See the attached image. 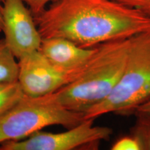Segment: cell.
<instances>
[{"instance_id":"1","label":"cell","mask_w":150,"mask_h":150,"mask_svg":"<svg viewBox=\"0 0 150 150\" xmlns=\"http://www.w3.org/2000/svg\"><path fill=\"white\" fill-rule=\"evenodd\" d=\"M33 17L42 38H63L83 48L150 31V15L113 0H55Z\"/></svg>"},{"instance_id":"2","label":"cell","mask_w":150,"mask_h":150,"mask_svg":"<svg viewBox=\"0 0 150 150\" xmlns=\"http://www.w3.org/2000/svg\"><path fill=\"white\" fill-rule=\"evenodd\" d=\"M130 38L108 41L95 46L81 74L45 95L46 98L65 109L83 114L102 102L109 96L122 74Z\"/></svg>"},{"instance_id":"3","label":"cell","mask_w":150,"mask_h":150,"mask_svg":"<svg viewBox=\"0 0 150 150\" xmlns=\"http://www.w3.org/2000/svg\"><path fill=\"white\" fill-rule=\"evenodd\" d=\"M150 99V31L130 38L128 57L119 81L109 96L84 114L85 119H96L113 112L134 114Z\"/></svg>"},{"instance_id":"4","label":"cell","mask_w":150,"mask_h":150,"mask_svg":"<svg viewBox=\"0 0 150 150\" xmlns=\"http://www.w3.org/2000/svg\"><path fill=\"white\" fill-rule=\"evenodd\" d=\"M84 114L67 110L45 96H24L0 116V145L28 137L46 127L61 125L67 129L85 120Z\"/></svg>"},{"instance_id":"5","label":"cell","mask_w":150,"mask_h":150,"mask_svg":"<svg viewBox=\"0 0 150 150\" xmlns=\"http://www.w3.org/2000/svg\"><path fill=\"white\" fill-rule=\"evenodd\" d=\"M95 119H86L79 125L62 133L41 130L26 140H10L0 145V150H72L97 147L102 140H109L112 130L107 127L94 126Z\"/></svg>"},{"instance_id":"6","label":"cell","mask_w":150,"mask_h":150,"mask_svg":"<svg viewBox=\"0 0 150 150\" xmlns=\"http://www.w3.org/2000/svg\"><path fill=\"white\" fill-rule=\"evenodd\" d=\"M18 81L24 95H47L77 79L81 72H66L56 67L39 50L19 59Z\"/></svg>"},{"instance_id":"7","label":"cell","mask_w":150,"mask_h":150,"mask_svg":"<svg viewBox=\"0 0 150 150\" xmlns=\"http://www.w3.org/2000/svg\"><path fill=\"white\" fill-rule=\"evenodd\" d=\"M2 31L17 59L40 48L42 38L34 17L22 0H4Z\"/></svg>"},{"instance_id":"8","label":"cell","mask_w":150,"mask_h":150,"mask_svg":"<svg viewBox=\"0 0 150 150\" xmlns=\"http://www.w3.org/2000/svg\"><path fill=\"white\" fill-rule=\"evenodd\" d=\"M39 51L50 63L66 72H81L95 51L83 48L63 38H44Z\"/></svg>"},{"instance_id":"9","label":"cell","mask_w":150,"mask_h":150,"mask_svg":"<svg viewBox=\"0 0 150 150\" xmlns=\"http://www.w3.org/2000/svg\"><path fill=\"white\" fill-rule=\"evenodd\" d=\"M4 39L0 40V82L12 83L18 81L19 64Z\"/></svg>"},{"instance_id":"10","label":"cell","mask_w":150,"mask_h":150,"mask_svg":"<svg viewBox=\"0 0 150 150\" xmlns=\"http://www.w3.org/2000/svg\"><path fill=\"white\" fill-rule=\"evenodd\" d=\"M24 96L18 81L12 83L0 82V116H1Z\"/></svg>"},{"instance_id":"11","label":"cell","mask_w":150,"mask_h":150,"mask_svg":"<svg viewBox=\"0 0 150 150\" xmlns=\"http://www.w3.org/2000/svg\"><path fill=\"white\" fill-rule=\"evenodd\" d=\"M136 120L131 135L139 143L140 150H150V112H136Z\"/></svg>"},{"instance_id":"12","label":"cell","mask_w":150,"mask_h":150,"mask_svg":"<svg viewBox=\"0 0 150 150\" xmlns=\"http://www.w3.org/2000/svg\"><path fill=\"white\" fill-rule=\"evenodd\" d=\"M112 150H140L138 142L133 136H125L117 140L111 147Z\"/></svg>"},{"instance_id":"13","label":"cell","mask_w":150,"mask_h":150,"mask_svg":"<svg viewBox=\"0 0 150 150\" xmlns=\"http://www.w3.org/2000/svg\"><path fill=\"white\" fill-rule=\"evenodd\" d=\"M25 4L29 6V10L33 16L40 14L49 3H52L55 0H22Z\"/></svg>"},{"instance_id":"14","label":"cell","mask_w":150,"mask_h":150,"mask_svg":"<svg viewBox=\"0 0 150 150\" xmlns=\"http://www.w3.org/2000/svg\"><path fill=\"white\" fill-rule=\"evenodd\" d=\"M118 1L150 15V0H119Z\"/></svg>"},{"instance_id":"15","label":"cell","mask_w":150,"mask_h":150,"mask_svg":"<svg viewBox=\"0 0 150 150\" xmlns=\"http://www.w3.org/2000/svg\"><path fill=\"white\" fill-rule=\"evenodd\" d=\"M136 112H150V99L147 102L142 104L137 108Z\"/></svg>"},{"instance_id":"16","label":"cell","mask_w":150,"mask_h":150,"mask_svg":"<svg viewBox=\"0 0 150 150\" xmlns=\"http://www.w3.org/2000/svg\"><path fill=\"white\" fill-rule=\"evenodd\" d=\"M4 2V0H0V32H1L3 30Z\"/></svg>"},{"instance_id":"17","label":"cell","mask_w":150,"mask_h":150,"mask_svg":"<svg viewBox=\"0 0 150 150\" xmlns=\"http://www.w3.org/2000/svg\"><path fill=\"white\" fill-rule=\"evenodd\" d=\"M113 1H119V0H113Z\"/></svg>"}]
</instances>
